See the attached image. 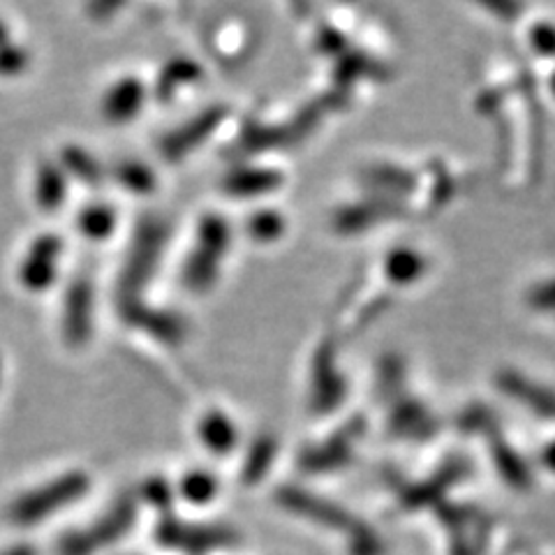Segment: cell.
Masks as SVG:
<instances>
[{
    "instance_id": "4",
    "label": "cell",
    "mask_w": 555,
    "mask_h": 555,
    "mask_svg": "<svg viewBox=\"0 0 555 555\" xmlns=\"http://www.w3.org/2000/svg\"><path fill=\"white\" fill-rule=\"evenodd\" d=\"M158 537L165 546L190 551V553H202V551H211V548L230 544V534L224 530L190 528L181 524H165Z\"/></svg>"
},
{
    "instance_id": "6",
    "label": "cell",
    "mask_w": 555,
    "mask_h": 555,
    "mask_svg": "<svg viewBox=\"0 0 555 555\" xmlns=\"http://www.w3.org/2000/svg\"><path fill=\"white\" fill-rule=\"evenodd\" d=\"M542 461H544V465L548 467L551 473H555V440L548 442L546 449L542 451Z\"/></svg>"
},
{
    "instance_id": "5",
    "label": "cell",
    "mask_w": 555,
    "mask_h": 555,
    "mask_svg": "<svg viewBox=\"0 0 555 555\" xmlns=\"http://www.w3.org/2000/svg\"><path fill=\"white\" fill-rule=\"evenodd\" d=\"M216 493V481L208 477V475H190L188 479H183V495L195 502V505H204V502H208L214 498Z\"/></svg>"
},
{
    "instance_id": "7",
    "label": "cell",
    "mask_w": 555,
    "mask_h": 555,
    "mask_svg": "<svg viewBox=\"0 0 555 555\" xmlns=\"http://www.w3.org/2000/svg\"><path fill=\"white\" fill-rule=\"evenodd\" d=\"M0 555H35V551L30 546H14L10 551H3Z\"/></svg>"
},
{
    "instance_id": "2",
    "label": "cell",
    "mask_w": 555,
    "mask_h": 555,
    "mask_svg": "<svg viewBox=\"0 0 555 555\" xmlns=\"http://www.w3.org/2000/svg\"><path fill=\"white\" fill-rule=\"evenodd\" d=\"M132 524V509L118 507L114 514H109L104 520L91 530L81 534H73L61 544V555H93L102 546L116 542Z\"/></svg>"
},
{
    "instance_id": "1",
    "label": "cell",
    "mask_w": 555,
    "mask_h": 555,
    "mask_svg": "<svg viewBox=\"0 0 555 555\" xmlns=\"http://www.w3.org/2000/svg\"><path fill=\"white\" fill-rule=\"evenodd\" d=\"M83 491V479L81 477H67L56 483L47 486L42 491H35L28 498L16 502V507L12 512V518L16 524H38L47 514L54 509L65 507L67 502H73L79 493Z\"/></svg>"
},
{
    "instance_id": "3",
    "label": "cell",
    "mask_w": 555,
    "mask_h": 555,
    "mask_svg": "<svg viewBox=\"0 0 555 555\" xmlns=\"http://www.w3.org/2000/svg\"><path fill=\"white\" fill-rule=\"evenodd\" d=\"M283 502L292 512H299L304 516H310L312 520H318V524L328 526V528L350 530L352 534H357L363 528V526L357 524L352 516H347L336 505H328V502H324L322 498H312V495H306L301 491H287L283 495Z\"/></svg>"
}]
</instances>
